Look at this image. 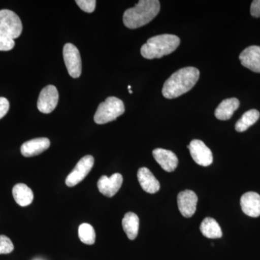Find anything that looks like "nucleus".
Returning a JSON list of instances; mask_svg holds the SVG:
<instances>
[{"label":"nucleus","instance_id":"obj_28","mask_svg":"<svg viewBox=\"0 0 260 260\" xmlns=\"http://www.w3.org/2000/svg\"><path fill=\"white\" fill-rule=\"evenodd\" d=\"M128 90H131V85H128Z\"/></svg>","mask_w":260,"mask_h":260},{"label":"nucleus","instance_id":"obj_22","mask_svg":"<svg viewBox=\"0 0 260 260\" xmlns=\"http://www.w3.org/2000/svg\"><path fill=\"white\" fill-rule=\"evenodd\" d=\"M80 240L84 244L92 245L95 242V232L93 227L89 223H83L78 229Z\"/></svg>","mask_w":260,"mask_h":260},{"label":"nucleus","instance_id":"obj_25","mask_svg":"<svg viewBox=\"0 0 260 260\" xmlns=\"http://www.w3.org/2000/svg\"><path fill=\"white\" fill-rule=\"evenodd\" d=\"M75 3L80 7V9L88 13H93L96 5L95 0H76Z\"/></svg>","mask_w":260,"mask_h":260},{"label":"nucleus","instance_id":"obj_12","mask_svg":"<svg viewBox=\"0 0 260 260\" xmlns=\"http://www.w3.org/2000/svg\"><path fill=\"white\" fill-rule=\"evenodd\" d=\"M241 64L256 73H260V47L253 45L246 48L239 55Z\"/></svg>","mask_w":260,"mask_h":260},{"label":"nucleus","instance_id":"obj_9","mask_svg":"<svg viewBox=\"0 0 260 260\" xmlns=\"http://www.w3.org/2000/svg\"><path fill=\"white\" fill-rule=\"evenodd\" d=\"M191 158L196 164L202 167H208L213 161V153L210 149L199 140H193L188 145Z\"/></svg>","mask_w":260,"mask_h":260},{"label":"nucleus","instance_id":"obj_19","mask_svg":"<svg viewBox=\"0 0 260 260\" xmlns=\"http://www.w3.org/2000/svg\"><path fill=\"white\" fill-rule=\"evenodd\" d=\"M140 220L134 213H127L122 220V227L124 232L130 240L136 239L139 232Z\"/></svg>","mask_w":260,"mask_h":260},{"label":"nucleus","instance_id":"obj_15","mask_svg":"<svg viewBox=\"0 0 260 260\" xmlns=\"http://www.w3.org/2000/svg\"><path fill=\"white\" fill-rule=\"evenodd\" d=\"M49 146H50V140L48 138H36L24 143L20 148V151L23 156H36L47 150Z\"/></svg>","mask_w":260,"mask_h":260},{"label":"nucleus","instance_id":"obj_8","mask_svg":"<svg viewBox=\"0 0 260 260\" xmlns=\"http://www.w3.org/2000/svg\"><path fill=\"white\" fill-rule=\"evenodd\" d=\"M59 101V93L54 85L43 88L38 99V109L43 114H49L55 109Z\"/></svg>","mask_w":260,"mask_h":260},{"label":"nucleus","instance_id":"obj_24","mask_svg":"<svg viewBox=\"0 0 260 260\" xmlns=\"http://www.w3.org/2000/svg\"><path fill=\"white\" fill-rule=\"evenodd\" d=\"M14 250V245L10 238L0 235V254H10Z\"/></svg>","mask_w":260,"mask_h":260},{"label":"nucleus","instance_id":"obj_2","mask_svg":"<svg viewBox=\"0 0 260 260\" xmlns=\"http://www.w3.org/2000/svg\"><path fill=\"white\" fill-rule=\"evenodd\" d=\"M160 9L158 0H140L134 8L124 12L123 23L128 28H140L152 21L158 15Z\"/></svg>","mask_w":260,"mask_h":260},{"label":"nucleus","instance_id":"obj_7","mask_svg":"<svg viewBox=\"0 0 260 260\" xmlns=\"http://www.w3.org/2000/svg\"><path fill=\"white\" fill-rule=\"evenodd\" d=\"M93 164L94 158L92 155H85L80 159L75 166V169L66 178L65 183L67 186L73 187L81 182L91 171Z\"/></svg>","mask_w":260,"mask_h":260},{"label":"nucleus","instance_id":"obj_20","mask_svg":"<svg viewBox=\"0 0 260 260\" xmlns=\"http://www.w3.org/2000/svg\"><path fill=\"white\" fill-rule=\"evenodd\" d=\"M200 232L208 239H219L223 236L221 229L215 219L206 218L200 225Z\"/></svg>","mask_w":260,"mask_h":260},{"label":"nucleus","instance_id":"obj_6","mask_svg":"<svg viewBox=\"0 0 260 260\" xmlns=\"http://www.w3.org/2000/svg\"><path fill=\"white\" fill-rule=\"evenodd\" d=\"M63 57L70 76L73 78H79L82 73V61L78 48L70 43L65 44Z\"/></svg>","mask_w":260,"mask_h":260},{"label":"nucleus","instance_id":"obj_26","mask_svg":"<svg viewBox=\"0 0 260 260\" xmlns=\"http://www.w3.org/2000/svg\"><path fill=\"white\" fill-rule=\"evenodd\" d=\"M10 109V103L8 99L0 97V119L4 117Z\"/></svg>","mask_w":260,"mask_h":260},{"label":"nucleus","instance_id":"obj_27","mask_svg":"<svg viewBox=\"0 0 260 260\" xmlns=\"http://www.w3.org/2000/svg\"><path fill=\"white\" fill-rule=\"evenodd\" d=\"M250 13L254 18H260V0H254L251 5Z\"/></svg>","mask_w":260,"mask_h":260},{"label":"nucleus","instance_id":"obj_29","mask_svg":"<svg viewBox=\"0 0 260 260\" xmlns=\"http://www.w3.org/2000/svg\"><path fill=\"white\" fill-rule=\"evenodd\" d=\"M129 93H133V90H129Z\"/></svg>","mask_w":260,"mask_h":260},{"label":"nucleus","instance_id":"obj_11","mask_svg":"<svg viewBox=\"0 0 260 260\" xmlns=\"http://www.w3.org/2000/svg\"><path fill=\"white\" fill-rule=\"evenodd\" d=\"M122 182V175L119 173L113 174L110 177L102 176L98 181V189L102 194L108 198H112L119 190Z\"/></svg>","mask_w":260,"mask_h":260},{"label":"nucleus","instance_id":"obj_13","mask_svg":"<svg viewBox=\"0 0 260 260\" xmlns=\"http://www.w3.org/2000/svg\"><path fill=\"white\" fill-rule=\"evenodd\" d=\"M155 160L160 167L167 172H172L177 169L179 160L176 154L169 150L156 148L153 151Z\"/></svg>","mask_w":260,"mask_h":260},{"label":"nucleus","instance_id":"obj_16","mask_svg":"<svg viewBox=\"0 0 260 260\" xmlns=\"http://www.w3.org/2000/svg\"><path fill=\"white\" fill-rule=\"evenodd\" d=\"M138 179L142 189L150 194H155L160 189V183L148 168H140Z\"/></svg>","mask_w":260,"mask_h":260},{"label":"nucleus","instance_id":"obj_23","mask_svg":"<svg viewBox=\"0 0 260 260\" xmlns=\"http://www.w3.org/2000/svg\"><path fill=\"white\" fill-rule=\"evenodd\" d=\"M15 47L14 39L0 29V51L12 50Z\"/></svg>","mask_w":260,"mask_h":260},{"label":"nucleus","instance_id":"obj_17","mask_svg":"<svg viewBox=\"0 0 260 260\" xmlns=\"http://www.w3.org/2000/svg\"><path fill=\"white\" fill-rule=\"evenodd\" d=\"M240 102L237 98H231L223 100L215 111V116L219 120H229L239 109Z\"/></svg>","mask_w":260,"mask_h":260},{"label":"nucleus","instance_id":"obj_4","mask_svg":"<svg viewBox=\"0 0 260 260\" xmlns=\"http://www.w3.org/2000/svg\"><path fill=\"white\" fill-rule=\"evenodd\" d=\"M124 111L122 101L116 97H109L98 107L94 121L98 124H107L116 120V118L124 114Z\"/></svg>","mask_w":260,"mask_h":260},{"label":"nucleus","instance_id":"obj_10","mask_svg":"<svg viewBox=\"0 0 260 260\" xmlns=\"http://www.w3.org/2000/svg\"><path fill=\"white\" fill-rule=\"evenodd\" d=\"M198 198L194 191H181L177 197L178 208L184 218H191L195 213Z\"/></svg>","mask_w":260,"mask_h":260},{"label":"nucleus","instance_id":"obj_5","mask_svg":"<svg viewBox=\"0 0 260 260\" xmlns=\"http://www.w3.org/2000/svg\"><path fill=\"white\" fill-rule=\"evenodd\" d=\"M0 29L12 39L21 35L23 25L18 15L10 10H0Z\"/></svg>","mask_w":260,"mask_h":260},{"label":"nucleus","instance_id":"obj_18","mask_svg":"<svg viewBox=\"0 0 260 260\" xmlns=\"http://www.w3.org/2000/svg\"><path fill=\"white\" fill-rule=\"evenodd\" d=\"M13 195L17 204L21 207L28 206L34 200V192L26 184L20 183L14 186L13 189Z\"/></svg>","mask_w":260,"mask_h":260},{"label":"nucleus","instance_id":"obj_1","mask_svg":"<svg viewBox=\"0 0 260 260\" xmlns=\"http://www.w3.org/2000/svg\"><path fill=\"white\" fill-rule=\"evenodd\" d=\"M200 78V71L193 67L181 68L168 78L162 88V95L168 99H176L187 93Z\"/></svg>","mask_w":260,"mask_h":260},{"label":"nucleus","instance_id":"obj_3","mask_svg":"<svg viewBox=\"0 0 260 260\" xmlns=\"http://www.w3.org/2000/svg\"><path fill=\"white\" fill-rule=\"evenodd\" d=\"M180 44V39L172 34H162L150 38L140 49L145 59H160L174 52Z\"/></svg>","mask_w":260,"mask_h":260},{"label":"nucleus","instance_id":"obj_14","mask_svg":"<svg viewBox=\"0 0 260 260\" xmlns=\"http://www.w3.org/2000/svg\"><path fill=\"white\" fill-rule=\"evenodd\" d=\"M241 207L244 214L252 218L260 215V195L254 191H249L242 195L240 200Z\"/></svg>","mask_w":260,"mask_h":260},{"label":"nucleus","instance_id":"obj_21","mask_svg":"<svg viewBox=\"0 0 260 260\" xmlns=\"http://www.w3.org/2000/svg\"><path fill=\"white\" fill-rule=\"evenodd\" d=\"M260 113L256 109H251L243 114L241 119L236 123L235 129L239 133L245 132L255 124L259 119Z\"/></svg>","mask_w":260,"mask_h":260}]
</instances>
